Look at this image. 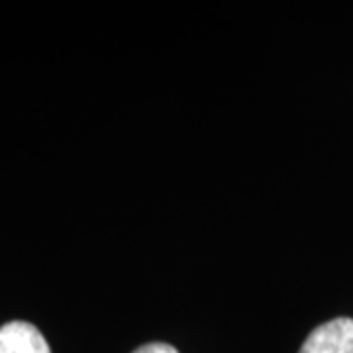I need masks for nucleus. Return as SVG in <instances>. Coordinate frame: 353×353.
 Segmentation results:
<instances>
[{
	"label": "nucleus",
	"instance_id": "2",
	"mask_svg": "<svg viewBox=\"0 0 353 353\" xmlns=\"http://www.w3.org/2000/svg\"><path fill=\"white\" fill-rule=\"evenodd\" d=\"M0 353H51V350L34 324L16 320L0 328Z\"/></svg>",
	"mask_w": 353,
	"mask_h": 353
},
{
	"label": "nucleus",
	"instance_id": "3",
	"mask_svg": "<svg viewBox=\"0 0 353 353\" xmlns=\"http://www.w3.org/2000/svg\"><path fill=\"white\" fill-rule=\"evenodd\" d=\"M134 353H179L173 347V345H169V343H159V341H155V343H145V345H141L138 347Z\"/></svg>",
	"mask_w": 353,
	"mask_h": 353
},
{
	"label": "nucleus",
	"instance_id": "1",
	"mask_svg": "<svg viewBox=\"0 0 353 353\" xmlns=\"http://www.w3.org/2000/svg\"><path fill=\"white\" fill-rule=\"evenodd\" d=\"M299 353H353V318H334L314 328Z\"/></svg>",
	"mask_w": 353,
	"mask_h": 353
}]
</instances>
